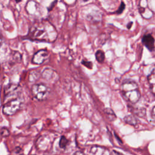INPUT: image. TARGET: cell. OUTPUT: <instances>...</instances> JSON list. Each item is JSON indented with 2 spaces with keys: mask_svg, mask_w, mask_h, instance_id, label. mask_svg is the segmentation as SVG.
Segmentation results:
<instances>
[{
  "mask_svg": "<svg viewBox=\"0 0 155 155\" xmlns=\"http://www.w3.org/2000/svg\"><path fill=\"white\" fill-rule=\"evenodd\" d=\"M55 27L47 20L36 21L29 29L27 38L33 41L53 42L57 38Z\"/></svg>",
  "mask_w": 155,
  "mask_h": 155,
  "instance_id": "cell-1",
  "label": "cell"
},
{
  "mask_svg": "<svg viewBox=\"0 0 155 155\" xmlns=\"http://www.w3.org/2000/svg\"><path fill=\"white\" fill-rule=\"evenodd\" d=\"M22 104L18 87L16 85H9L4 91L3 113L7 116L13 115L20 110Z\"/></svg>",
  "mask_w": 155,
  "mask_h": 155,
  "instance_id": "cell-2",
  "label": "cell"
},
{
  "mask_svg": "<svg viewBox=\"0 0 155 155\" xmlns=\"http://www.w3.org/2000/svg\"><path fill=\"white\" fill-rule=\"evenodd\" d=\"M120 91L124 98L131 104H136L140 99V91L139 86L133 81H125L121 85Z\"/></svg>",
  "mask_w": 155,
  "mask_h": 155,
  "instance_id": "cell-3",
  "label": "cell"
},
{
  "mask_svg": "<svg viewBox=\"0 0 155 155\" xmlns=\"http://www.w3.org/2000/svg\"><path fill=\"white\" fill-rule=\"evenodd\" d=\"M56 137L53 134H44L39 136L36 142V147L41 152L50 151Z\"/></svg>",
  "mask_w": 155,
  "mask_h": 155,
  "instance_id": "cell-4",
  "label": "cell"
},
{
  "mask_svg": "<svg viewBox=\"0 0 155 155\" xmlns=\"http://www.w3.org/2000/svg\"><path fill=\"white\" fill-rule=\"evenodd\" d=\"M50 92L48 87L42 83L36 84L31 87L32 94L38 101L45 100L50 94Z\"/></svg>",
  "mask_w": 155,
  "mask_h": 155,
  "instance_id": "cell-5",
  "label": "cell"
},
{
  "mask_svg": "<svg viewBox=\"0 0 155 155\" xmlns=\"http://www.w3.org/2000/svg\"><path fill=\"white\" fill-rule=\"evenodd\" d=\"M48 57V51L46 49H42L38 51L33 56L32 62L35 64L40 65L45 61Z\"/></svg>",
  "mask_w": 155,
  "mask_h": 155,
  "instance_id": "cell-6",
  "label": "cell"
},
{
  "mask_svg": "<svg viewBox=\"0 0 155 155\" xmlns=\"http://www.w3.org/2000/svg\"><path fill=\"white\" fill-rule=\"evenodd\" d=\"M139 12L143 18L150 19L153 15V12L148 7L147 0H140L139 4Z\"/></svg>",
  "mask_w": 155,
  "mask_h": 155,
  "instance_id": "cell-7",
  "label": "cell"
},
{
  "mask_svg": "<svg viewBox=\"0 0 155 155\" xmlns=\"http://www.w3.org/2000/svg\"><path fill=\"white\" fill-rule=\"evenodd\" d=\"M41 76L44 79L51 82H54L59 79V76L57 72L54 70L50 68H45L43 70Z\"/></svg>",
  "mask_w": 155,
  "mask_h": 155,
  "instance_id": "cell-8",
  "label": "cell"
},
{
  "mask_svg": "<svg viewBox=\"0 0 155 155\" xmlns=\"http://www.w3.org/2000/svg\"><path fill=\"white\" fill-rule=\"evenodd\" d=\"M90 153L91 155H111V152L108 148L99 145L92 146Z\"/></svg>",
  "mask_w": 155,
  "mask_h": 155,
  "instance_id": "cell-9",
  "label": "cell"
},
{
  "mask_svg": "<svg viewBox=\"0 0 155 155\" xmlns=\"http://www.w3.org/2000/svg\"><path fill=\"white\" fill-rule=\"evenodd\" d=\"M142 42L150 51L154 50V39L151 34L145 35L142 38Z\"/></svg>",
  "mask_w": 155,
  "mask_h": 155,
  "instance_id": "cell-10",
  "label": "cell"
},
{
  "mask_svg": "<svg viewBox=\"0 0 155 155\" xmlns=\"http://www.w3.org/2000/svg\"><path fill=\"white\" fill-rule=\"evenodd\" d=\"M39 4H38L36 2L33 1H28L26 5V11L27 13L31 15H36V13L37 12H39V10L38 8V5Z\"/></svg>",
  "mask_w": 155,
  "mask_h": 155,
  "instance_id": "cell-11",
  "label": "cell"
},
{
  "mask_svg": "<svg viewBox=\"0 0 155 155\" xmlns=\"http://www.w3.org/2000/svg\"><path fill=\"white\" fill-rule=\"evenodd\" d=\"M148 82L150 85V89L152 91V93L154 95V85H155V73L154 69H153L150 74L147 77Z\"/></svg>",
  "mask_w": 155,
  "mask_h": 155,
  "instance_id": "cell-12",
  "label": "cell"
},
{
  "mask_svg": "<svg viewBox=\"0 0 155 155\" xmlns=\"http://www.w3.org/2000/svg\"><path fill=\"white\" fill-rule=\"evenodd\" d=\"M124 122L129 125H131L132 126H136L137 123V120L136 118L132 114L127 115L124 118Z\"/></svg>",
  "mask_w": 155,
  "mask_h": 155,
  "instance_id": "cell-13",
  "label": "cell"
},
{
  "mask_svg": "<svg viewBox=\"0 0 155 155\" xmlns=\"http://www.w3.org/2000/svg\"><path fill=\"white\" fill-rule=\"evenodd\" d=\"M106 116L110 121H113L116 119V116L112 109L110 108H106L104 110Z\"/></svg>",
  "mask_w": 155,
  "mask_h": 155,
  "instance_id": "cell-14",
  "label": "cell"
},
{
  "mask_svg": "<svg viewBox=\"0 0 155 155\" xmlns=\"http://www.w3.org/2000/svg\"><path fill=\"white\" fill-rule=\"evenodd\" d=\"M95 58L96 61L99 63L104 62L105 60V54L102 50H98L95 53Z\"/></svg>",
  "mask_w": 155,
  "mask_h": 155,
  "instance_id": "cell-15",
  "label": "cell"
},
{
  "mask_svg": "<svg viewBox=\"0 0 155 155\" xmlns=\"http://www.w3.org/2000/svg\"><path fill=\"white\" fill-rule=\"evenodd\" d=\"M39 76H40V74H39V71H38L36 70L32 71L29 74V77H28L29 81L31 82L36 81L37 79L39 78Z\"/></svg>",
  "mask_w": 155,
  "mask_h": 155,
  "instance_id": "cell-16",
  "label": "cell"
},
{
  "mask_svg": "<svg viewBox=\"0 0 155 155\" xmlns=\"http://www.w3.org/2000/svg\"><path fill=\"white\" fill-rule=\"evenodd\" d=\"M68 144V140L65 137V136H62L61 137V139H60V140H59V147L61 148H65V147H67Z\"/></svg>",
  "mask_w": 155,
  "mask_h": 155,
  "instance_id": "cell-17",
  "label": "cell"
},
{
  "mask_svg": "<svg viewBox=\"0 0 155 155\" xmlns=\"http://www.w3.org/2000/svg\"><path fill=\"white\" fill-rule=\"evenodd\" d=\"M125 8V5L124 2H121L118 10L117 11L114 12H113L112 13H114V14H117V15H120V14H121L123 12V11L124 10Z\"/></svg>",
  "mask_w": 155,
  "mask_h": 155,
  "instance_id": "cell-18",
  "label": "cell"
},
{
  "mask_svg": "<svg viewBox=\"0 0 155 155\" xmlns=\"http://www.w3.org/2000/svg\"><path fill=\"white\" fill-rule=\"evenodd\" d=\"M82 64H83L85 67H87L89 69H91L93 68V63L90 61H84L82 60L81 62Z\"/></svg>",
  "mask_w": 155,
  "mask_h": 155,
  "instance_id": "cell-19",
  "label": "cell"
},
{
  "mask_svg": "<svg viewBox=\"0 0 155 155\" xmlns=\"http://www.w3.org/2000/svg\"><path fill=\"white\" fill-rule=\"evenodd\" d=\"M1 134L3 136H7L9 135V131L7 128H4L2 129L1 130Z\"/></svg>",
  "mask_w": 155,
  "mask_h": 155,
  "instance_id": "cell-20",
  "label": "cell"
},
{
  "mask_svg": "<svg viewBox=\"0 0 155 155\" xmlns=\"http://www.w3.org/2000/svg\"><path fill=\"white\" fill-rule=\"evenodd\" d=\"M154 114H155V113H154V107H153V108L151 109V117L153 123H154V118H155Z\"/></svg>",
  "mask_w": 155,
  "mask_h": 155,
  "instance_id": "cell-21",
  "label": "cell"
},
{
  "mask_svg": "<svg viewBox=\"0 0 155 155\" xmlns=\"http://www.w3.org/2000/svg\"><path fill=\"white\" fill-rule=\"evenodd\" d=\"M111 155H124V154H123L122 153H121L119 151H117L116 150H113L112 152L111 153Z\"/></svg>",
  "mask_w": 155,
  "mask_h": 155,
  "instance_id": "cell-22",
  "label": "cell"
},
{
  "mask_svg": "<svg viewBox=\"0 0 155 155\" xmlns=\"http://www.w3.org/2000/svg\"><path fill=\"white\" fill-rule=\"evenodd\" d=\"M56 2H57V0H55L54 2H53L51 4L50 6L49 7H48V11L51 10L52 8H53V7L54 6V4H55Z\"/></svg>",
  "mask_w": 155,
  "mask_h": 155,
  "instance_id": "cell-23",
  "label": "cell"
},
{
  "mask_svg": "<svg viewBox=\"0 0 155 155\" xmlns=\"http://www.w3.org/2000/svg\"><path fill=\"white\" fill-rule=\"evenodd\" d=\"M73 155H87V154H85L84 153H83V152H82V151H78L75 152Z\"/></svg>",
  "mask_w": 155,
  "mask_h": 155,
  "instance_id": "cell-24",
  "label": "cell"
},
{
  "mask_svg": "<svg viewBox=\"0 0 155 155\" xmlns=\"http://www.w3.org/2000/svg\"><path fill=\"white\" fill-rule=\"evenodd\" d=\"M2 43V35L1 34V32L0 31V47L1 46Z\"/></svg>",
  "mask_w": 155,
  "mask_h": 155,
  "instance_id": "cell-25",
  "label": "cell"
},
{
  "mask_svg": "<svg viewBox=\"0 0 155 155\" xmlns=\"http://www.w3.org/2000/svg\"><path fill=\"white\" fill-rule=\"evenodd\" d=\"M132 24H133V22H129V23L128 24V25H127V28H130V27H131Z\"/></svg>",
  "mask_w": 155,
  "mask_h": 155,
  "instance_id": "cell-26",
  "label": "cell"
},
{
  "mask_svg": "<svg viewBox=\"0 0 155 155\" xmlns=\"http://www.w3.org/2000/svg\"><path fill=\"white\" fill-rule=\"evenodd\" d=\"M17 3H18V2H21V0H15Z\"/></svg>",
  "mask_w": 155,
  "mask_h": 155,
  "instance_id": "cell-27",
  "label": "cell"
},
{
  "mask_svg": "<svg viewBox=\"0 0 155 155\" xmlns=\"http://www.w3.org/2000/svg\"><path fill=\"white\" fill-rule=\"evenodd\" d=\"M82 1H84V2H87V1H90V0H82Z\"/></svg>",
  "mask_w": 155,
  "mask_h": 155,
  "instance_id": "cell-28",
  "label": "cell"
},
{
  "mask_svg": "<svg viewBox=\"0 0 155 155\" xmlns=\"http://www.w3.org/2000/svg\"><path fill=\"white\" fill-rule=\"evenodd\" d=\"M19 155H24V154H19Z\"/></svg>",
  "mask_w": 155,
  "mask_h": 155,
  "instance_id": "cell-29",
  "label": "cell"
},
{
  "mask_svg": "<svg viewBox=\"0 0 155 155\" xmlns=\"http://www.w3.org/2000/svg\"><path fill=\"white\" fill-rule=\"evenodd\" d=\"M31 155H36V154H31Z\"/></svg>",
  "mask_w": 155,
  "mask_h": 155,
  "instance_id": "cell-30",
  "label": "cell"
}]
</instances>
